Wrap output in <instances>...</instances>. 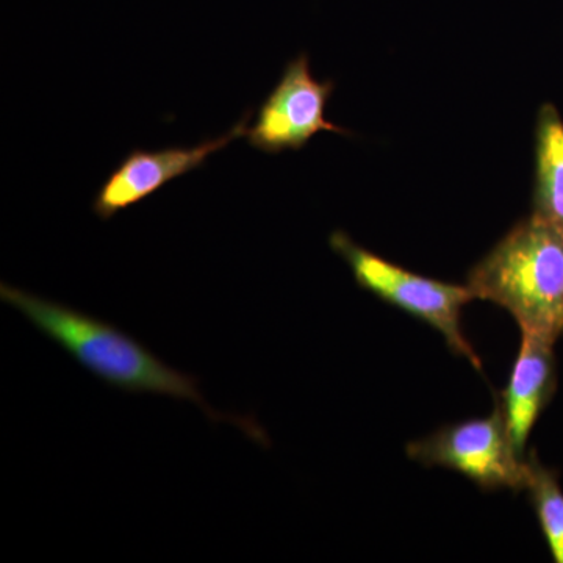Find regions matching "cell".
Returning a JSON list of instances; mask_svg holds the SVG:
<instances>
[{
    "label": "cell",
    "mask_w": 563,
    "mask_h": 563,
    "mask_svg": "<svg viewBox=\"0 0 563 563\" xmlns=\"http://www.w3.org/2000/svg\"><path fill=\"white\" fill-rule=\"evenodd\" d=\"M406 453L424 466L461 473L481 490L523 492L528 487V457L515 450L499 402L488 417L443 426L407 444Z\"/></svg>",
    "instance_id": "obj_4"
},
{
    "label": "cell",
    "mask_w": 563,
    "mask_h": 563,
    "mask_svg": "<svg viewBox=\"0 0 563 563\" xmlns=\"http://www.w3.org/2000/svg\"><path fill=\"white\" fill-rule=\"evenodd\" d=\"M251 114L252 110H247L231 131L218 139L202 141L196 146H169L158 151L136 147L99 188L92 201L96 217L110 221L120 211L162 190L169 181L201 169L210 155L225 150L233 141L246 135Z\"/></svg>",
    "instance_id": "obj_6"
},
{
    "label": "cell",
    "mask_w": 563,
    "mask_h": 563,
    "mask_svg": "<svg viewBox=\"0 0 563 563\" xmlns=\"http://www.w3.org/2000/svg\"><path fill=\"white\" fill-rule=\"evenodd\" d=\"M555 387L554 342L532 332H521L520 351L498 402L515 450L523 457L532 428L553 399Z\"/></svg>",
    "instance_id": "obj_7"
},
{
    "label": "cell",
    "mask_w": 563,
    "mask_h": 563,
    "mask_svg": "<svg viewBox=\"0 0 563 563\" xmlns=\"http://www.w3.org/2000/svg\"><path fill=\"white\" fill-rule=\"evenodd\" d=\"M533 214L563 231V120L551 103H544L537 120Z\"/></svg>",
    "instance_id": "obj_8"
},
{
    "label": "cell",
    "mask_w": 563,
    "mask_h": 563,
    "mask_svg": "<svg viewBox=\"0 0 563 563\" xmlns=\"http://www.w3.org/2000/svg\"><path fill=\"white\" fill-rule=\"evenodd\" d=\"M329 246L347 263L358 287L431 325L455 354L483 373V362L462 331L463 307L476 299L468 285L446 284L409 272L365 250L343 231L331 233Z\"/></svg>",
    "instance_id": "obj_3"
},
{
    "label": "cell",
    "mask_w": 563,
    "mask_h": 563,
    "mask_svg": "<svg viewBox=\"0 0 563 563\" xmlns=\"http://www.w3.org/2000/svg\"><path fill=\"white\" fill-rule=\"evenodd\" d=\"M474 298L512 314L521 332L563 335V231L542 218L518 222L470 272Z\"/></svg>",
    "instance_id": "obj_2"
},
{
    "label": "cell",
    "mask_w": 563,
    "mask_h": 563,
    "mask_svg": "<svg viewBox=\"0 0 563 563\" xmlns=\"http://www.w3.org/2000/svg\"><path fill=\"white\" fill-rule=\"evenodd\" d=\"M333 90L332 80L314 79L309 55L292 58L258 109L257 121L247 128V144L263 154L276 155L302 150L318 132L351 135L325 120V106Z\"/></svg>",
    "instance_id": "obj_5"
},
{
    "label": "cell",
    "mask_w": 563,
    "mask_h": 563,
    "mask_svg": "<svg viewBox=\"0 0 563 563\" xmlns=\"http://www.w3.org/2000/svg\"><path fill=\"white\" fill-rule=\"evenodd\" d=\"M0 299L24 314L36 331L57 343L74 361L111 388L131 395L187 399L201 407L211 421L232 422L251 439L263 440V431L254 418L211 409L199 390L198 377L166 365L144 344L111 322L9 284L0 285Z\"/></svg>",
    "instance_id": "obj_1"
},
{
    "label": "cell",
    "mask_w": 563,
    "mask_h": 563,
    "mask_svg": "<svg viewBox=\"0 0 563 563\" xmlns=\"http://www.w3.org/2000/svg\"><path fill=\"white\" fill-rule=\"evenodd\" d=\"M528 466L526 492L531 496L533 509L554 562L563 563V492L558 473L543 466L537 459L536 451L529 455Z\"/></svg>",
    "instance_id": "obj_9"
}]
</instances>
